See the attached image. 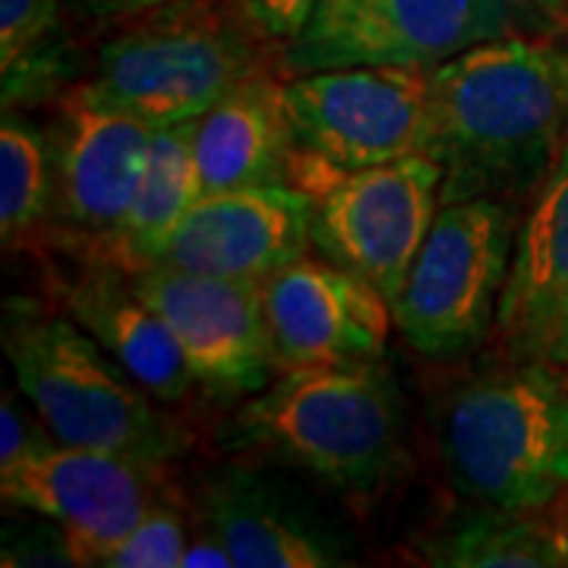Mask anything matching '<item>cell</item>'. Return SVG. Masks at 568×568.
Listing matches in <instances>:
<instances>
[{
  "mask_svg": "<svg viewBox=\"0 0 568 568\" xmlns=\"http://www.w3.org/2000/svg\"><path fill=\"white\" fill-rule=\"evenodd\" d=\"M525 26L515 0H320L282 48V73L335 67H436Z\"/></svg>",
  "mask_w": 568,
  "mask_h": 568,
  "instance_id": "ba28073f",
  "label": "cell"
},
{
  "mask_svg": "<svg viewBox=\"0 0 568 568\" xmlns=\"http://www.w3.org/2000/svg\"><path fill=\"white\" fill-rule=\"evenodd\" d=\"M525 13L530 32H549L556 26H566L568 0H515Z\"/></svg>",
  "mask_w": 568,
  "mask_h": 568,
  "instance_id": "83f0119b",
  "label": "cell"
},
{
  "mask_svg": "<svg viewBox=\"0 0 568 568\" xmlns=\"http://www.w3.org/2000/svg\"><path fill=\"white\" fill-rule=\"evenodd\" d=\"M234 436L335 493L366 496L402 462L405 407L383 361L294 366L246 398Z\"/></svg>",
  "mask_w": 568,
  "mask_h": 568,
  "instance_id": "277c9868",
  "label": "cell"
},
{
  "mask_svg": "<svg viewBox=\"0 0 568 568\" xmlns=\"http://www.w3.org/2000/svg\"><path fill=\"white\" fill-rule=\"evenodd\" d=\"M282 73V44L241 0H168L104 41L89 80L73 89L152 130L203 118L244 82Z\"/></svg>",
  "mask_w": 568,
  "mask_h": 568,
  "instance_id": "7a4b0ae2",
  "label": "cell"
},
{
  "mask_svg": "<svg viewBox=\"0 0 568 568\" xmlns=\"http://www.w3.org/2000/svg\"><path fill=\"white\" fill-rule=\"evenodd\" d=\"M241 3L250 13V20L284 48L304 29V22L310 20L320 0H241Z\"/></svg>",
  "mask_w": 568,
  "mask_h": 568,
  "instance_id": "484cf974",
  "label": "cell"
},
{
  "mask_svg": "<svg viewBox=\"0 0 568 568\" xmlns=\"http://www.w3.org/2000/svg\"><path fill=\"white\" fill-rule=\"evenodd\" d=\"M70 70L61 0H0L3 111L58 95Z\"/></svg>",
  "mask_w": 568,
  "mask_h": 568,
  "instance_id": "44dd1931",
  "label": "cell"
},
{
  "mask_svg": "<svg viewBox=\"0 0 568 568\" xmlns=\"http://www.w3.org/2000/svg\"><path fill=\"white\" fill-rule=\"evenodd\" d=\"M559 521H562V534H566V544H568V496H566V508L559 511Z\"/></svg>",
  "mask_w": 568,
  "mask_h": 568,
  "instance_id": "f546056e",
  "label": "cell"
},
{
  "mask_svg": "<svg viewBox=\"0 0 568 568\" xmlns=\"http://www.w3.org/2000/svg\"><path fill=\"white\" fill-rule=\"evenodd\" d=\"M200 511L222 537L234 568L354 566L345 534L291 489L253 467L227 465L205 477Z\"/></svg>",
  "mask_w": 568,
  "mask_h": 568,
  "instance_id": "2e32d148",
  "label": "cell"
},
{
  "mask_svg": "<svg viewBox=\"0 0 568 568\" xmlns=\"http://www.w3.org/2000/svg\"><path fill=\"white\" fill-rule=\"evenodd\" d=\"M3 354L22 398L63 446L155 465L181 458L190 446L186 426L70 316L10 301Z\"/></svg>",
  "mask_w": 568,
  "mask_h": 568,
  "instance_id": "5b68a950",
  "label": "cell"
},
{
  "mask_svg": "<svg viewBox=\"0 0 568 568\" xmlns=\"http://www.w3.org/2000/svg\"><path fill=\"white\" fill-rule=\"evenodd\" d=\"M260 287L278 373L294 366L383 361L395 325L392 304L357 272L306 253L272 272Z\"/></svg>",
  "mask_w": 568,
  "mask_h": 568,
  "instance_id": "4fadbf2b",
  "label": "cell"
},
{
  "mask_svg": "<svg viewBox=\"0 0 568 568\" xmlns=\"http://www.w3.org/2000/svg\"><path fill=\"white\" fill-rule=\"evenodd\" d=\"M63 310L162 405H181L196 388L181 342L142 301L130 272L111 263H89L63 291Z\"/></svg>",
  "mask_w": 568,
  "mask_h": 568,
  "instance_id": "e0dca14e",
  "label": "cell"
},
{
  "mask_svg": "<svg viewBox=\"0 0 568 568\" xmlns=\"http://www.w3.org/2000/svg\"><path fill=\"white\" fill-rule=\"evenodd\" d=\"M203 196V181L193 155V121L155 130L140 190L123 215L104 263L140 272L162 263L174 231Z\"/></svg>",
  "mask_w": 568,
  "mask_h": 568,
  "instance_id": "d6986e66",
  "label": "cell"
},
{
  "mask_svg": "<svg viewBox=\"0 0 568 568\" xmlns=\"http://www.w3.org/2000/svg\"><path fill=\"white\" fill-rule=\"evenodd\" d=\"M44 133L51 149V219L44 234L89 256V263H104L140 190L155 130L67 89Z\"/></svg>",
  "mask_w": 568,
  "mask_h": 568,
  "instance_id": "30bf717a",
  "label": "cell"
},
{
  "mask_svg": "<svg viewBox=\"0 0 568 568\" xmlns=\"http://www.w3.org/2000/svg\"><path fill=\"white\" fill-rule=\"evenodd\" d=\"M477 506L417 544L436 568H566L568 544L559 515Z\"/></svg>",
  "mask_w": 568,
  "mask_h": 568,
  "instance_id": "ffe728a7",
  "label": "cell"
},
{
  "mask_svg": "<svg viewBox=\"0 0 568 568\" xmlns=\"http://www.w3.org/2000/svg\"><path fill=\"white\" fill-rule=\"evenodd\" d=\"M48 443H54L51 429L39 420H32L26 410H22L13 395H3V405H0V470L20 465L26 455L39 452Z\"/></svg>",
  "mask_w": 568,
  "mask_h": 568,
  "instance_id": "d4e9b609",
  "label": "cell"
},
{
  "mask_svg": "<svg viewBox=\"0 0 568 568\" xmlns=\"http://www.w3.org/2000/svg\"><path fill=\"white\" fill-rule=\"evenodd\" d=\"M164 467L54 439L0 470V493L7 506L54 521L67 537L73 566L102 568L104 556L171 493Z\"/></svg>",
  "mask_w": 568,
  "mask_h": 568,
  "instance_id": "8fae6325",
  "label": "cell"
},
{
  "mask_svg": "<svg viewBox=\"0 0 568 568\" xmlns=\"http://www.w3.org/2000/svg\"><path fill=\"white\" fill-rule=\"evenodd\" d=\"M443 203H534L568 145V41L508 32L429 67Z\"/></svg>",
  "mask_w": 568,
  "mask_h": 568,
  "instance_id": "6da1fadb",
  "label": "cell"
},
{
  "mask_svg": "<svg viewBox=\"0 0 568 568\" xmlns=\"http://www.w3.org/2000/svg\"><path fill=\"white\" fill-rule=\"evenodd\" d=\"M159 3H168V0H77V7H80L82 13L114 22L126 20V17H136V13L152 10Z\"/></svg>",
  "mask_w": 568,
  "mask_h": 568,
  "instance_id": "f1b7e54d",
  "label": "cell"
},
{
  "mask_svg": "<svg viewBox=\"0 0 568 568\" xmlns=\"http://www.w3.org/2000/svg\"><path fill=\"white\" fill-rule=\"evenodd\" d=\"M181 568H234L231 552L222 544V537L200 521V528L190 530V544L183 549Z\"/></svg>",
  "mask_w": 568,
  "mask_h": 568,
  "instance_id": "4316f807",
  "label": "cell"
},
{
  "mask_svg": "<svg viewBox=\"0 0 568 568\" xmlns=\"http://www.w3.org/2000/svg\"><path fill=\"white\" fill-rule=\"evenodd\" d=\"M443 162L407 155L338 174L313 196V250L395 304L443 205Z\"/></svg>",
  "mask_w": 568,
  "mask_h": 568,
  "instance_id": "9c48e42d",
  "label": "cell"
},
{
  "mask_svg": "<svg viewBox=\"0 0 568 568\" xmlns=\"http://www.w3.org/2000/svg\"><path fill=\"white\" fill-rule=\"evenodd\" d=\"M521 205L503 200L443 203L392 304L395 328L429 361L474 354L496 328Z\"/></svg>",
  "mask_w": 568,
  "mask_h": 568,
  "instance_id": "52a82bcc",
  "label": "cell"
},
{
  "mask_svg": "<svg viewBox=\"0 0 568 568\" xmlns=\"http://www.w3.org/2000/svg\"><path fill=\"white\" fill-rule=\"evenodd\" d=\"M493 338L506 357L568 373V145L521 219Z\"/></svg>",
  "mask_w": 568,
  "mask_h": 568,
  "instance_id": "9a60e30c",
  "label": "cell"
},
{
  "mask_svg": "<svg viewBox=\"0 0 568 568\" xmlns=\"http://www.w3.org/2000/svg\"><path fill=\"white\" fill-rule=\"evenodd\" d=\"M140 297L171 325L183 357L215 402H246L275 376L260 282L222 278L155 263L130 272Z\"/></svg>",
  "mask_w": 568,
  "mask_h": 568,
  "instance_id": "7c38bea8",
  "label": "cell"
},
{
  "mask_svg": "<svg viewBox=\"0 0 568 568\" xmlns=\"http://www.w3.org/2000/svg\"><path fill=\"white\" fill-rule=\"evenodd\" d=\"M51 219V149L48 133L3 111L0 123V241L22 250L44 234Z\"/></svg>",
  "mask_w": 568,
  "mask_h": 568,
  "instance_id": "7402d4cb",
  "label": "cell"
},
{
  "mask_svg": "<svg viewBox=\"0 0 568 568\" xmlns=\"http://www.w3.org/2000/svg\"><path fill=\"white\" fill-rule=\"evenodd\" d=\"M313 250V196L272 183L203 193L174 231L162 263L263 282Z\"/></svg>",
  "mask_w": 568,
  "mask_h": 568,
  "instance_id": "5bb4252c",
  "label": "cell"
},
{
  "mask_svg": "<svg viewBox=\"0 0 568 568\" xmlns=\"http://www.w3.org/2000/svg\"><path fill=\"white\" fill-rule=\"evenodd\" d=\"M3 566H73V556L67 547L63 530L48 521L44 525H32V528L20 530V534H7L3 540Z\"/></svg>",
  "mask_w": 568,
  "mask_h": 568,
  "instance_id": "cb8c5ba5",
  "label": "cell"
},
{
  "mask_svg": "<svg viewBox=\"0 0 568 568\" xmlns=\"http://www.w3.org/2000/svg\"><path fill=\"white\" fill-rule=\"evenodd\" d=\"M193 155L203 193L291 186L294 133L284 111V73H263L193 121Z\"/></svg>",
  "mask_w": 568,
  "mask_h": 568,
  "instance_id": "ac0fdd59",
  "label": "cell"
},
{
  "mask_svg": "<svg viewBox=\"0 0 568 568\" xmlns=\"http://www.w3.org/2000/svg\"><path fill=\"white\" fill-rule=\"evenodd\" d=\"M452 487L474 506L544 511L568 493L566 373L499 354L433 405Z\"/></svg>",
  "mask_w": 568,
  "mask_h": 568,
  "instance_id": "3957f363",
  "label": "cell"
},
{
  "mask_svg": "<svg viewBox=\"0 0 568 568\" xmlns=\"http://www.w3.org/2000/svg\"><path fill=\"white\" fill-rule=\"evenodd\" d=\"M294 133L291 186L323 193L338 174L433 155L429 70L335 67L284 77Z\"/></svg>",
  "mask_w": 568,
  "mask_h": 568,
  "instance_id": "8992f818",
  "label": "cell"
},
{
  "mask_svg": "<svg viewBox=\"0 0 568 568\" xmlns=\"http://www.w3.org/2000/svg\"><path fill=\"white\" fill-rule=\"evenodd\" d=\"M186 544H190L186 515L174 503V493H168L104 556L102 568H181Z\"/></svg>",
  "mask_w": 568,
  "mask_h": 568,
  "instance_id": "603a6c76",
  "label": "cell"
}]
</instances>
